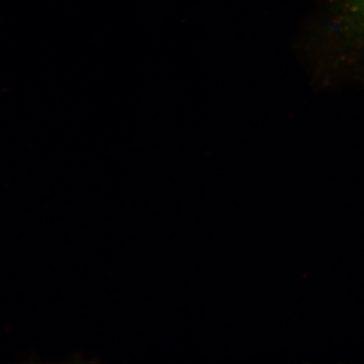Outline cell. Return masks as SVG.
Wrapping results in <instances>:
<instances>
[{
    "instance_id": "obj_1",
    "label": "cell",
    "mask_w": 364,
    "mask_h": 364,
    "mask_svg": "<svg viewBox=\"0 0 364 364\" xmlns=\"http://www.w3.org/2000/svg\"><path fill=\"white\" fill-rule=\"evenodd\" d=\"M320 33L330 83L364 85V0H325Z\"/></svg>"
}]
</instances>
